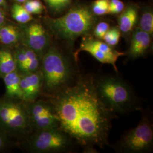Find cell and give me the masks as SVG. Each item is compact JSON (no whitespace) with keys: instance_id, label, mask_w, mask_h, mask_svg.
I'll return each mask as SVG.
<instances>
[{"instance_id":"6da1fadb","label":"cell","mask_w":153,"mask_h":153,"mask_svg":"<svg viewBox=\"0 0 153 153\" xmlns=\"http://www.w3.org/2000/svg\"><path fill=\"white\" fill-rule=\"evenodd\" d=\"M59 128L85 148H103L108 141L112 113L96 92L91 79H82L56 94L52 104Z\"/></svg>"},{"instance_id":"7a4b0ae2","label":"cell","mask_w":153,"mask_h":153,"mask_svg":"<svg viewBox=\"0 0 153 153\" xmlns=\"http://www.w3.org/2000/svg\"><path fill=\"white\" fill-rule=\"evenodd\" d=\"M95 23L94 13L88 7L83 6L72 8L60 17L49 18L46 20L47 25L56 37L68 42L87 35Z\"/></svg>"},{"instance_id":"3957f363","label":"cell","mask_w":153,"mask_h":153,"mask_svg":"<svg viewBox=\"0 0 153 153\" xmlns=\"http://www.w3.org/2000/svg\"><path fill=\"white\" fill-rule=\"evenodd\" d=\"M94 86L99 98L112 114L124 113L134 104L131 88L119 78L105 76L94 82Z\"/></svg>"},{"instance_id":"277c9868","label":"cell","mask_w":153,"mask_h":153,"mask_svg":"<svg viewBox=\"0 0 153 153\" xmlns=\"http://www.w3.org/2000/svg\"><path fill=\"white\" fill-rule=\"evenodd\" d=\"M43 88L47 92L57 93L67 86L71 79V66L65 57L55 47H50L42 56Z\"/></svg>"},{"instance_id":"5b68a950","label":"cell","mask_w":153,"mask_h":153,"mask_svg":"<svg viewBox=\"0 0 153 153\" xmlns=\"http://www.w3.org/2000/svg\"><path fill=\"white\" fill-rule=\"evenodd\" d=\"M153 127L147 120H142L134 129L127 133L120 142L122 150L129 153H142L153 146Z\"/></svg>"},{"instance_id":"8992f818","label":"cell","mask_w":153,"mask_h":153,"mask_svg":"<svg viewBox=\"0 0 153 153\" xmlns=\"http://www.w3.org/2000/svg\"><path fill=\"white\" fill-rule=\"evenodd\" d=\"M71 138L59 128L38 131L31 140V147L38 153L64 150L70 145Z\"/></svg>"},{"instance_id":"52a82bcc","label":"cell","mask_w":153,"mask_h":153,"mask_svg":"<svg viewBox=\"0 0 153 153\" xmlns=\"http://www.w3.org/2000/svg\"><path fill=\"white\" fill-rule=\"evenodd\" d=\"M22 29V41L23 45L42 57L50 47L49 34L39 22L28 23Z\"/></svg>"},{"instance_id":"ba28073f","label":"cell","mask_w":153,"mask_h":153,"mask_svg":"<svg viewBox=\"0 0 153 153\" xmlns=\"http://www.w3.org/2000/svg\"><path fill=\"white\" fill-rule=\"evenodd\" d=\"M81 51L87 52L102 63L112 65L115 70H117L116 62L118 58L124 55V53L115 50L104 42L91 37L83 38L76 56Z\"/></svg>"},{"instance_id":"9c48e42d","label":"cell","mask_w":153,"mask_h":153,"mask_svg":"<svg viewBox=\"0 0 153 153\" xmlns=\"http://www.w3.org/2000/svg\"><path fill=\"white\" fill-rule=\"evenodd\" d=\"M30 123L38 131L59 128L58 117L52 105L40 101L30 105L28 110Z\"/></svg>"},{"instance_id":"30bf717a","label":"cell","mask_w":153,"mask_h":153,"mask_svg":"<svg viewBox=\"0 0 153 153\" xmlns=\"http://www.w3.org/2000/svg\"><path fill=\"white\" fill-rule=\"evenodd\" d=\"M43 86V77L41 71L25 74L20 81L22 99L27 102L33 101L38 97Z\"/></svg>"},{"instance_id":"8fae6325","label":"cell","mask_w":153,"mask_h":153,"mask_svg":"<svg viewBox=\"0 0 153 153\" xmlns=\"http://www.w3.org/2000/svg\"><path fill=\"white\" fill-rule=\"evenodd\" d=\"M151 43V35L139 28L136 29L131 38L129 55L133 59L142 57L146 53Z\"/></svg>"},{"instance_id":"7c38bea8","label":"cell","mask_w":153,"mask_h":153,"mask_svg":"<svg viewBox=\"0 0 153 153\" xmlns=\"http://www.w3.org/2000/svg\"><path fill=\"white\" fill-rule=\"evenodd\" d=\"M11 120L10 131H23L26 130L30 124L27 111L19 104L11 102Z\"/></svg>"},{"instance_id":"4fadbf2b","label":"cell","mask_w":153,"mask_h":153,"mask_svg":"<svg viewBox=\"0 0 153 153\" xmlns=\"http://www.w3.org/2000/svg\"><path fill=\"white\" fill-rule=\"evenodd\" d=\"M22 40V29L16 25L6 23L0 27V43L13 45Z\"/></svg>"},{"instance_id":"5bb4252c","label":"cell","mask_w":153,"mask_h":153,"mask_svg":"<svg viewBox=\"0 0 153 153\" xmlns=\"http://www.w3.org/2000/svg\"><path fill=\"white\" fill-rule=\"evenodd\" d=\"M21 76L16 71H13L3 76L5 85L6 95L11 98L22 99L20 81Z\"/></svg>"},{"instance_id":"9a60e30c","label":"cell","mask_w":153,"mask_h":153,"mask_svg":"<svg viewBox=\"0 0 153 153\" xmlns=\"http://www.w3.org/2000/svg\"><path fill=\"white\" fill-rule=\"evenodd\" d=\"M138 13L133 6L127 7L119 17V30L122 33H128L132 30L137 22Z\"/></svg>"},{"instance_id":"2e32d148","label":"cell","mask_w":153,"mask_h":153,"mask_svg":"<svg viewBox=\"0 0 153 153\" xmlns=\"http://www.w3.org/2000/svg\"><path fill=\"white\" fill-rule=\"evenodd\" d=\"M16 64L14 55L10 51L6 48L0 49V76L16 71Z\"/></svg>"},{"instance_id":"e0dca14e","label":"cell","mask_w":153,"mask_h":153,"mask_svg":"<svg viewBox=\"0 0 153 153\" xmlns=\"http://www.w3.org/2000/svg\"><path fill=\"white\" fill-rule=\"evenodd\" d=\"M21 47L28 59V61L22 73L23 74H27L38 71L40 67V57L33 49L27 46L23 45Z\"/></svg>"},{"instance_id":"ac0fdd59","label":"cell","mask_w":153,"mask_h":153,"mask_svg":"<svg viewBox=\"0 0 153 153\" xmlns=\"http://www.w3.org/2000/svg\"><path fill=\"white\" fill-rule=\"evenodd\" d=\"M11 16L16 22L20 24H27L33 20V16L23 5L16 3L11 7Z\"/></svg>"},{"instance_id":"d6986e66","label":"cell","mask_w":153,"mask_h":153,"mask_svg":"<svg viewBox=\"0 0 153 153\" xmlns=\"http://www.w3.org/2000/svg\"><path fill=\"white\" fill-rule=\"evenodd\" d=\"M140 29L150 35L153 33V14L152 11H145L140 21Z\"/></svg>"},{"instance_id":"ffe728a7","label":"cell","mask_w":153,"mask_h":153,"mask_svg":"<svg viewBox=\"0 0 153 153\" xmlns=\"http://www.w3.org/2000/svg\"><path fill=\"white\" fill-rule=\"evenodd\" d=\"M120 31L117 28H109L104 35L103 40L105 43L113 47L118 44L120 38Z\"/></svg>"},{"instance_id":"44dd1931","label":"cell","mask_w":153,"mask_h":153,"mask_svg":"<svg viewBox=\"0 0 153 153\" xmlns=\"http://www.w3.org/2000/svg\"><path fill=\"white\" fill-rule=\"evenodd\" d=\"M23 5L31 14H40L44 10V6L39 0H26Z\"/></svg>"},{"instance_id":"7402d4cb","label":"cell","mask_w":153,"mask_h":153,"mask_svg":"<svg viewBox=\"0 0 153 153\" xmlns=\"http://www.w3.org/2000/svg\"><path fill=\"white\" fill-rule=\"evenodd\" d=\"M109 0H95L93 5V13L97 16L108 14Z\"/></svg>"},{"instance_id":"603a6c76","label":"cell","mask_w":153,"mask_h":153,"mask_svg":"<svg viewBox=\"0 0 153 153\" xmlns=\"http://www.w3.org/2000/svg\"><path fill=\"white\" fill-rule=\"evenodd\" d=\"M13 55L16 62V68H18L20 71L22 72L28 61L27 55L23 51L22 47L17 48L13 53Z\"/></svg>"},{"instance_id":"cb8c5ba5","label":"cell","mask_w":153,"mask_h":153,"mask_svg":"<svg viewBox=\"0 0 153 153\" xmlns=\"http://www.w3.org/2000/svg\"><path fill=\"white\" fill-rule=\"evenodd\" d=\"M109 24L105 22H101L95 27L94 29V34L96 38L99 39H103L105 33L108 31Z\"/></svg>"},{"instance_id":"d4e9b609","label":"cell","mask_w":153,"mask_h":153,"mask_svg":"<svg viewBox=\"0 0 153 153\" xmlns=\"http://www.w3.org/2000/svg\"><path fill=\"white\" fill-rule=\"evenodd\" d=\"M71 0H52L48 5L55 10L59 11L68 5Z\"/></svg>"},{"instance_id":"484cf974","label":"cell","mask_w":153,"mask_h":153,"mask_svg":"<svg viewBox=\"0 0 153 153\" xmlns=\"http://www.w3.org/2000/svg\"><path fill=\"white\" fill-rule=\"evenodd\" d=\"M125 5L119 0L116 4L114 5L109 6L108 9V14H118L124 10Z\"/></svg>"},{"instance_id":"4316f807","label":"cell","mask_w":153,"mask_h":153,"mask_svg":"<svg viewBox=\"0 0 153 153\" xmlns=\"http://www.w3.org/2000/svg\"><path fill=\"white\" fill-rule=\"evenodd\" d=\"M6 21V16L5 10L3 8L0 7V27H1L5 23Z\"/></svg>"},{"instance_id":"83f0119b","label":"cell","mask_w":153,"mask_h":153,"mask_svg":"<svg viewBox=\"0 0 153 153\" xmlns=\"http://www.w3.org/2000/svg\"><path fill=\"white\" fill-rule=\"evenodd\" d=\"M6 142V136L5 133L0 131V149L4 148Z\"/></svg>"},{"instance_id":"f1b7e54d","label":"cell","mask_w":153,"mask_h":153,"mask_svg":"<svg viewBox=\"0 0 153 153\" xmlns=\"http://www.w3.org/2000/svg\"><path fill=\"white\" fill-rule=\"evenodd\" d=\"M6 0H0V7L3 8L4 9L6 7Z\"/></svg>"},{"instance_id":"f546056e","label":"cell","mask_w":153,"mask_h":153,"mask_svg":"<svg viewBox=\"0 0 153 153\" xmlns=\"http://www.w3.org/2000/svg\"><path fill=\"white\" fill-rule=\"evenodd\" d=\"M17 3H19V4H23L24 3L26 0H14Z\"/></svg>"},{"instance_id":"4dcf8cb0","label":"cell","mask_w":153,"mask_h":153,"mask_svg":"<svg viewBox=\"0 0 153 153\" xmlns=\"http://www.w3.org/2000/svg\"><path fill=\"white\" fill-rule=\"evenodd\" d=\"M44 1H45V2L48 4L50 3V2H51L52 0H44Z\"/></svg>"}]
</instances>
